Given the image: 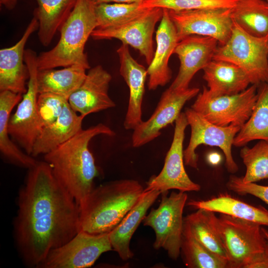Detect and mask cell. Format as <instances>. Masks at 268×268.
I'll return each mask as SVG.
<instances>
[{
    "mask_svg": "<svg viewBox=\"0 0 268 268\" xmlns=\"http://www.w3.org/2000/svg\"><path fill=\"white\" fill-rule=\"evenodd\" d=\"M83 119L71 108L67 101L58 119L41 131L31 155L35 157L45 155L68 140L82 129Z\"/></svg>",
    "mask_w": 268,
    "mask_h": 268,
    "instance_id": "603a6c76",
    "label": "cell"
},
{
    "mask_svg": "<svg viewBox=\"0 0 268 268\" xmlns=\"http://www.w3.org/2000/svg\"><path fill=\"white\" fill-rule=\"evenodd\" d=\"M96 5L102 3H141L144 0H91Z\"/></svg>",
    "mask_w": 268,
    "mask_h": 268,
    "instance_id": "74e56055",
    "label": "cell"
},
{
    "mask_svg": "<svg viewBox=\"0 0 268 268\" xmlns=\"http://www.w3.org/2000/svg\"><path fill=\"white\" fill-rule=\"evenodd\" d=\"M87 69L80 64H74L60 69H38L37 75L38 93H54L68 100L82 83Z\"/></svg>",
    "mask_w": 268,
    "mask_h": 268,
    "instance_id": "d4e9b609",
    "label": "cell"
},
{
    "mask_svg": "<svg viewBox=\"0 0 268 268\" xmlns=\"http://www.w3.org/2000/svg\"><path fill=\"white\" fill-rule=\"evenodd\" d=\"M191 134L187 147L184 150V160L186 165L197 169L198 155L197 148L201 144L219 147L225 157V166L228 172L235 173L238 167L232 155V146L234 139L241 128L230 125L220 127L204 118L191 108L184 112Z\"/></svg>",
    "mask_w": 268,
    "mask_h": 268,
    "instance_id": "9c48e42d",
    "label": "cell"
},
{
    "mask_svg": "<svg viewBox=\"0 0 268 268\" xmlns=\"http://www.w3.org/2000/svg\"><path fill=\"white\" fill-rule=\"evenodd\" d=\"M240 156L245 165V183H255L268 179V141L260 140L253 147L244 146Z\"/></svg>",
    "mask_w": 268,
    "mask_h": 268,
    "instance_id": "d6a6232c",
    "label": "cell"
},
{
    "mask_svg": "<svg viewBox=\"0 0 268 268\" xmlns=\"http://www.w3.org/2000/svg\"><path fill=\"white\" fill-rule=\"evenodd\" d=\"M115 132L102 123L82 129L68 140L44 155L56 180L79 205L94 188L99 170L88 145L98 135L112 136Z\"/></svg>",
    "mask_w": 268,
    "mask_h": 268,
    "instance_id": "7a4b0ae2",
    "label": "cell"
},
{
    "mask_svg": "<svg viewBox=\"0 0 268 268\" xmlns=\"http://www.w3.org/2000/svg\"><path fill=\"white\" fill-rule=\"evenodd\" d=\"M168 191L161 194V200L157 208H152L142 222L155 232L153 245L156 250L163 248L169 257L176 260L180 254L184 217L183 210L188 196L186 192Z\"/></svg>",
    "mask_w": 268,
    "mask_h": 268,
    "instance_id": "52a82bcc",
    "label": "cell"
},
{
    "mask_svg": "<svg viewBox=\"0 0 268 268\" xmlns=\"http://www.w3.org/2000/svg\"><path fill=\"white\" fill-rule=\"evenodd\" d=\"M197 87L184 90L167 89L161 95L155 111L150 118L142 121L133 131L132 141L134 147L146 144L161 134V131L177 120L186 103L197 96Z\"/></svg>",
    "mask_w": 268,
    "mask_h": 268,
    "instance_id": "9a60e30c",
    "label": "cell"
},
{
    "mask_svg": "<svg viewBox=\"0 0 268 268\" xmlns=\"http://www.w3.org/2000/svg\"><path fill=\"white\" fill-rule=\"evenodd\" d=\"M120 60V73L129 88V99L124 122L125 129L134 130L143 121L142 104L147 69L135 61L128 45L122 44L117 50Z\"/></svg>",
    "mask_w": 268,
    "mask_h": 268,
    "instance_id": "d6986e66",
    "label": "cell"
},
{
    "mask_svg": "<svg viewBox=\"0 0 268 268\" xmlns=\"http://www.w3.org/2000/svg\"><path fill=\"white\" fill-rule=\"evenodd\" d=\"M254 140L268 141V83L261 84L252 113L235 136L233 145L244 146Z\"/></svg>",
    "mask_w": 268,
    "mask_h": 268,
    "instance_id": "f546056e",
    "label": "cell"
},
{
    "mask_svg": "<svg viewBox=\"0 0 268 268\" xmlns=\"http://www.w3.org/2000/svg\"><path fill=\"white\" fill-rule=\"evenodd\" d=\"M97 28L95 4L91 0H78L61 27L60 38L51 50L37 56L39 70L80 64L90 69L84 47Z\"/></svg>",
    "mask_w": 268,
    "mask_h": 268,
    "instance_id": "277c9868",
    "label": "cell"
},
{
    "mask_svg": "<svg viewBox=\"0 0 268 268\" xmlns=\"http://www.w3.org/2000/svg\"><path fill=\"white\" fill-rule=\"evenodd\" d=\"M227 188L239 195H251L268 204V186L255 183H245L242 177L231 176L226 184Z\"/></svg>",
    "mask_w": 268,
    "mask_h": 268,
    "instance_id": "d590c367",
    "label": "cell"
},
{
    "mask_svg": "<svg viewBox=\"0 0 268 268\" xmlns=\"http://www.w3.org/2000/svg\"><path fill=\"white\" fill-rule=\"evenodd\" d=\"M37 59V55L35 51L29 49L25 50L24 62L29 73L27 91L18 103L16 111L10 116L8 125L9 135L30 155L40 133L37 112L39 94L37 82L38 70Z\"/></svg>",
    "mask_w": 268,
    "mask_h": 268,
    "instance_id": "30bf717a",
    "label": "cell"
},
{
    "mask_svg": "<svg viewBox=\"0 0 268 268\" xmlns=\"http://www.w3.org/2000/svg\"><path fill=\"white\" fill-rule=\"evenodd\" d=\"M161 194L156 190L144 191L122 221L109 233L113 250L118 254L122 260L126 261L134 256L130 249L132 236L149 207Z\"/></svg>",
    "mask_w": 268,
    "mask_h": 268,
    "instance_id": "44dd1931",
    "label": "cell"
},
{
    "mask_svg": "<svg viewBox=\"0 0 268 268\" xmlns=\"http://www.w3.org/2000/svg\"><path fill=\"white\" fill-rule=\"evenodd\" d=\"M234 22L249 34L268 35V3L266 0H238L231 8Z\"/></svg>",
    "mask_w": 268,
    "mask_h": 268,
    "instance_id": "f1b7e54d",
    "label": "cell"
},
{
    "mask_svg": "<svg viewBox=\"0 0 268 268\" xmlns=\"http://www.w3.org/2000/svg\"><path fill=\"white\" fill-rule=\"evenodd\" d=\"M147 8L141 3H102L95 5L97 28L105 29L123 24L141 14Z\"/></svg>",
    "mask_w": 268,
    "mask_h": 268,
    "instance_id": "1f68e13d",
    "label": "cell"
},
{
    "mask_svg": "<svg viewBox=\"0 0 268 268\" xmlns=\"http://www.w3.org/2000/svg\"><path fill=\"white\" fill-rule=\"evenodd\" d=\"M112 250L109 233L91 234L80 230L69 241L51 250L39 268H88L103 253Z\"/></svg>",
    "mask_w": 268,
    "mask_h": 268,
    "instance_id": "8fae6325",
    "label": "cell"
},
{
    "mask_svg": "<svg viewBox=\"0 0 268 268\" xmlns=\"http://www.w3.org/2000/svg\"><path fill=\"white\" fill-rule=\"evenodd\" d=\"M213 59L237 65L246 73L251 84L268 83V35H251L233 21L230 38L217 47Z\"/></svg>",
    "mask_w": 268,
    "mask_h": 268,
    "instance_id": "5b68a950",
    "label": "cell"
},
{
    "mask_svg": "<svg viewBox=\"0 0 268 268\" xmlns=\"http://www.w3.org/2000/svg\"><path fill=\"white\" fill-rule=\"evenodd\" d=\"M245 268H268V246L264 252L248 263Z\"/></svg>",
    "mask_w": 268,
    "mask_h": 268,
    "instance_id": "8d00e7d4",
    "label": "cell"
},
{
    "mask_svg": "<svg viewBox=\"0 0 268 268\" xmlns=\"http://www.w3.org/2000/svg\"><path fill=\"white\" fill-rule=\"evenodd\" d=\"M67 101V99L54 93L38 94L37 112L40 132L58 119Z\"/></svg>",
    "mask_w": 268,
    "mask_h": 268,
    "instance_id": "e575fe53",
    "label": "cell"
},
{
    "mask_svg": "<svg viewBox=\"0 0 268 268\" xmlns=\"http://www.w3.org/2000/svg\"><path fill=\"white\" fill-rule=\"evenodd\" d=\"M156 48L152 60L147 68V86L150 90L165 85L172 78L168 62L171 56L174 54L179 39L168 9H163V15L156 32Z\"/></svg>",
    "mask_w": 268,
    "mask_h": 268,
    "instance_id": "ffe728a7",
    "label": "cell"
},
{
    "mask_svg": "<svg viewBox=\"0 0 268 268\" xmlns=\"http://www.w3.org/2000/svg\"><path fill=\"white\" fill-rule=\"evenodd\" d=\"M221 160V157L218 153H212L209 154L208 160L210 163L212 165H216L219 163Z\"/></svg>",
    "mask_w": 268,
    "mask_h": 268,
    "instance_id": "ab89813d",
    "label": "cell"
},
{
    "mask_svg": "<svg viewBox=\"0 0 268 268\" xmlns=\"http://www.w3.org/2000/svg\"><path fill=\"white\" fill-rule=\"evenodd\" d=\"M22 95L8 90L0 91V151L4 159L10 163L29 169L38 161L20 150L10 140L8 132L11 112L21 100Z\"/></svg>",
    "mask_w": 268,
    "mask_h": 268,
    "instance_id": "484cf974",
    "label": "cell"
},
{
    "mask_svg": "<svg viewBox=\"0 0 268 268\" xmlns=\"http://www.w3.org/2000/svg\"><path fill=\"white\" fill-rule=\"evenodd\" d=\"M13 222L17 250L26 266L39 268L49 253L79 231V206L46 161L29 169L19 190Z\"/></svg>",
    "mask_w": 268,
    "mask_h": 268,
    "instance_id": "6da1fadb",
    "label": "cell"
},
{
    "mask_svg": "<svg viewBox=\"0 0 268 268\" xmlns=\"http://www.w3.org/2000/svg\"><path fill=\"white\" fill-rule=\"evenodd\" d=\"M78 0H36L34 16L38 20V36L44 46H48L67 18Z\"/></svg>",
    "mask_w": 268,
    "mask_h": 268,
    "instance_id": "4316f807",
    "label": "cell"
},
{
    "mask_svg": "<svg viewBox=\"0 0 268 268\" xmlns=\"http://www.w3.org/2000/svg\"><path fill=\"white\" fill-rule=\"evenodd\" d=\"M238 0H144V8L159 7L174 11L205 8H232Z\"/></svg>",
    "mask_w": 268,
    "mask_h": 268,
    "instance_id": "836d02e7",
    "label": "cell"
},
{
    "mask_svg": "<svg viewBox=\"0 0 268 268\" xmlns=\"http://www.w3.org/2000/svg\"><path fill=\"white\" fill-rule=\"evenodd\" d=\"M218 43L213 38L199 35L189 36L179 41L174 51L180 61L179 70L169 88H188L195 74L213 60Z\"/></svg>",
    "mask_w": 268,
    "mask_h": 268,
    "instance_id": "2e32d148",
    "label": "cell"
},
{
    "mask_svg": "<svg viewBox=\"0 0 268 268\" xmlns=\"http://www.w3.org/2000/svg\"><path fill=\"white\" fill-rule=\"evenodd\" d=\"M262 233L265 236V237L267 239L268 241V231L264 227H261Z\"/></svg>",
    "mask_w": 268,
    "mask_h": 268,
    "instance_id": "60d3db41",
    "label": "cell"
},
{
    "mask_svg": "<svg viewBox=\"0 0 268 268\" xmlns=\"http://www.w3.org/2000/svg\"><path fill=\"white\" fill-rule=\"evenodd\" d=\"M257 89V85L252 84L237 94L212 97L203 86L191 108L218 126L241 128L254 109L258 98Z\"/></svg>",
    "mask_w": 268,
    "mask_h": 268,
    "instance_id": "ba28073f",
    "label": "cell"
},
{
    "mask_svg": "<svg viewBox=\"0 0 268 268\" xmlns=\"http://www.w3.org/2000/svg\"><path fill=\"white\" fill-rule=\"evenodd\" d=\"M214 212L198 209L184 217L197 240L210 251L226 260L228 258L217 225Z\"/></svg>",
    "mask_w": 268,
    "mask_h": 268,
    "instance_id": "83f0119b",
    "label": "cell"
},
{
    "mask_svg": "<svg viewBox=\"0 0 268 268\" xmlns=\"http://www.w3.org/2000/svg\"><path fill=\"white\" fill-rule=\"evenodd\" d=\"M39 22L34 16L20 39L14 45L0 50V91L8 90L24 94L28 68L24 62V48L30 35L38 30Z\"/></svg>",
    "mask_w": 268,
    "mask_h": 268,
    "instance_id": "ac0fdd59",
    "label": "cell"
},
{
    "mask_svg": "<svg viewBox=\"0 0 268 268\" xmlns=\"http://www.w3.org/2000/svg\"><path fill=\"white\" fill-rule=\"evenodd\" d=\"M17 0H0V3L8 10L13 9L17 4Z\"/></svg>",
    "mask_w": 268,
    "mask_h": 268,
    "instance_id": "f35d334b",
    "label": "cell"
},
{
    "mask_svg": "<svg viewBox=\"0 0 268 268\" xmlns=\"http://www.w3.org/2000/svg\"><path fill=\"white\" fill-rule=\"evenodd\" d=\"M188 205L197 209H205L268 226L266 208L251 205L227 194L205 201L191 200Z\"/></svg>",
    "mask_w": 268,
    "mask_h": 268,
    "instance_id": "cb8c5ba5",
    "label": "cell"
},
{
    "mask_svg": "<svg viewBox=\"0 0 268 268\" xmlns=\"http://www.w3.org/2000/svg\"><path fill=\"white\" fill-rule=\"evenodd\" d=\"M203 70L206 92L212 97L237 94L251 84L246 73L230 62L213 59Z\"/></svg>",
    "mask_w": 268,
    "mask_h": 268,
    "instance_id": "7402d4cb",
    "label": "cell"
},
{
    "mask_svg": "<svg viewBox=\"0 0 268 268\" xmlns=\"http://www.w3.org/2000/svg\"><path fill=\"white\" fill-rule=\"evenodd\" d=\"M173 140L168 151L162 169L157 175H152L146 183L144 191L156 190L161 193L175 189L186 192L199 191L201 186L194 182L184 167L183 142L188 123L184 112L175 121Z\"/></svg>",
    "mask_w": 268,
    "mask_h": 268,
    "instance_id": "4fadbf2b",
    "label": "cell"
},
{
    "mask_svg": "<svg viewBox=\"0 0 268 268\" xmlns=\"http://www.w3.org/2000/svg\"><path fill=\"white\" fill-rule=\"evenodd\" d=\"M111 79V75L101 66L90 68L82 83L69 97V105L84 118L115 107L108 94Z\"/></svg>",
    "mask_w": 268,
    "mask_h": 268,
    "instance_id": "e0dca14e",
    "label": "cell"
},
{
    "mask_svg": "<svg viewBox=\"0 0 268 268\" xmlns=\"http://www.w3.org/2000/svg\"><path fill=\"white\" fill-rule=\"evenodd\" d=\"M144 192L133 179L110 181L94 187L79 206V231L109 233L122 221Z\"/></svg>",
    "mask_w": 268,
    "mask_h": 268,
    "instance_id": "3957f363",
    "label": "cell"
},
{
    "mask_svg": "<svg viewBox=\"0 0 268 268\" xmlns=\"http://www.w3.org/2000/svg\"><path fill=\"white\" fill-rule=\"evenodd\" d=\"M217 225L227 256L228 268H245L268 246L259 224L220 214Z\"/></svg>",
    "mask_w": 268,
    "mask_h": 268,
    "instance_id": "8992f818",
    "label": "cell"
},
{
    "mask_svg": "<svg viewBox=\"0 0 268 268\" xmlns=\"http://www.w3.org/2000/svg\"><path fill=\"white\" fill-rule=\"evenodd\" d=\"M180 254L185 266L189 268H225L227 262L216 255L195 237L184 220Z\"/></svg>",
    "mask_w": 268,
    "mask_h": 268,
    "instance_id": "4dcf8cb0",
    "label": "cell"
},
{
    "mask_svg": "<svg viewBox=\"0 0 268 268\" xmlns=\"http://www.w3.org/2000/svg\"><path fill=\"white\" fill-rule=\"evenodd\" d=\"M168 12L179 41L189 36L199 35L213 38L222 45L231 35L233 25L231 8L168 10Z\"/></svg>",
    "mask_w": 268,
    "mask_h": 268,
    "instance_id": "7c38bea8",
    "label": "cell"
},
{
    "mask_svg": "<svg viewBox=\"0 0 268 268\" xmlns=\"http://www.w3.org/2000/svg\"><path fill=\"white\" fill-rule=\"evenodd\" d=\"M266 0V1L268 2V0Z\"/></svg>",
    "mask_w": 268,
    "mask_h": 268,
    "instance_id": "b9f144b4",
    "label": "cell"
},
{
    "mask_svg": "<svg viewBox=\"0 0 268 268\" xmlns=\"http://www.w3.org/2000/svg\"><path fill=\"white\" fill-rule=\"evenodd\" d=\"M163 13L161 8H147L141 14L120 25L105 29L96 28L91 36L95 40L119 39L122 44L138 50L149 65L154 53L153 32Z\"/></svg>",
    "mask_w": 268,
    "mask_h": 268,
    "instance_id": "5bb4252c",
    "label": "cell"
}]
</instances>
